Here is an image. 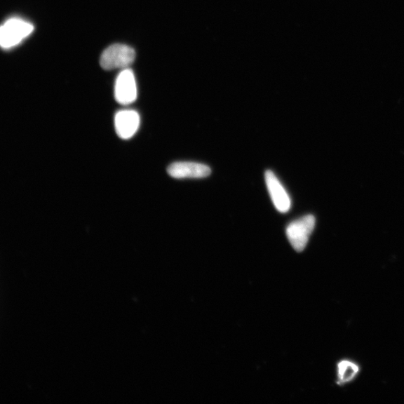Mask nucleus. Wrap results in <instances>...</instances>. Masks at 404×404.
Masks as SVG:
<instances>
[{
    "instance_id": "6",
    "label": "nucleus",
    "mask_w": 404,
    "mask_h": 404,
    "mask_svg": "<svg viewBox=\"0 0 404 404\" xmlns=\"http://www.w3.org/2000/svg\"><path fill=\"white\" fill-rule=\"evenodd\" d=\"M140 125L138 112L133 110H121L115 117V127L118 136L128 140L134 136Z\"/></svg>"
},
{
    "instance_id": "2",
    "label": "nucleus",
    "mask_w": 404,
    "mask_h": 404,
    "mask_svg": "<svg viewBox=\"0 0 404 404\" xmlns=\"http://www.w3.org/2000/svg\"><path fill=\"white\" fill-rule=\"evenodd\" d=\"M314 227L316 218L313 215L302 217L288 224L287 238L296 252H301L306 249Z\"/></svg>"
},
{
    "instance_id": "4",
    "label": "nucleus",
    "mask_w": 404,
    "mask_h": 404,
    "mask_svg": "<svg viewBox=\"0 0 404 404\" xmlns=\"http://www.w3.org/2000/svg\"><path fill=\"white\" fill-rule=\"evenodd\" d=\"M115 97L118 103L128 105L134 102L137 97L136 79L130 69L122 71L116 79Z\"/></svg>"
},
{
    "instance_id": "5",
    "label": "nucleus",
    "mask_w": 404,
    "mask_h": 404,
    "mask_svg": "<svg viewBox=\"0 0 404 404\" xmlns=\"http://www.w3.org/2000/svg\"><path fill=\"white\" fill-rule=\"evenodd\" d=\"M167 173L176 179L203 178L211 174L210 168L195 162H176L167 168Z\"/></svg>"
},
{
    "instance_id": "3",
    "label": "nucleus",
    "mask_w": 404,
    "mask_h": 404,
    "mask_svg": "<svg viewBox=\"0 0 404 404\" xmlns=\"http://www.w3.org/2000/svg\"><path fill=\"white\" fill-rule=\"evenodd\" d=\"M136 58L135 50L126 44L116 43L107 48L100 58V65L105 70L127 69Z\"/></svg>"
},
{
    "instance_id": "1",
    "label": "nucleus",
    "mask_w": 404,
    "mask_h": 404,
    "mask_svg": "<svg viewBox=\"0 0 404 404\" xmlns=\"http://www.w3.org/2000/svg\"><path fill=\"white\" fill-rule=\"evenodd\" d=\"M33 30L34 26L24 19L13 18L8 20L0 27V47L10 49L17 46Z\"/></svg>"
},
{
    "instance_id": "7",
    "label": "nucleus",
    "mask_w": 404,
    "mask_h": 404,
    "mask_svg": "<svg viewBox=\"0 0 404 404\" xmlns=\"http://www.w3.org/2000/svg\"><path fill=\"white\" fill-rule=\"evenodd\" d=\"M265 180L276 208L281 213H287L290 208L291 202L286 190L272 171L266 172Z\"/></svg>"
},
{
    "instance_id": "8",
    "label": "nucleus",
    "mask_w": 404,
    "mask_h": 404,
    "mask_svg": "<svg viewBox=\"0 0 404 404\" xmlns=\"http://www.w3.org/2000/svg\"><path fill=\"white\" fill-rule=\"evenodd\" d=\"M361 372V367L358 363L352 359H342L336 365V384L339 386L350 384Z\"/></svg>"
}]
</instances>
